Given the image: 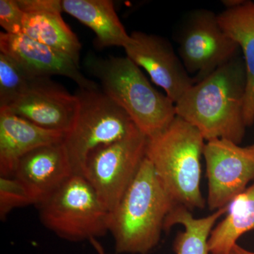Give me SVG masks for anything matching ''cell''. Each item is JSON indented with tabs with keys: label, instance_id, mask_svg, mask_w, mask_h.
I'll use <instances>...</instances> for the list:
<instances>
[{
	"label": "cell",
	"instance_id": "1",
	"mask_svg": "<svg viewBox=\"0 0 254 254\" xmlns=\"http://www.w3.org/2000/svg\"><path fill=\"white\" fill-rule=\"evenodd\" d=\"M246 88L245 61L239 55L185 92L175 103L177 116L195 127L205 141L240 145L247 127Z\"/></svg>",
	"mask_w": 254,
	"mask_h": 254
},
{
	"label": "cell",
	"instance_id": "2",
	"mask_svg": "<svg viewBox=\"0 0 254 254\" xmlns=\"http://www.w3.org/2000/svg\"><path fill=\"white\" fill-rule=\"evenodd\" d=\"M176 203L145 157L117 208L109 232L118 254H147L158 245L165 220Z\"/></svg>",
	"mask_w": 254,
	"mask_h": 254
},
{
	"label": "cell",
	"instance_id": "3",
	"mask_svg": "<svg viewBox=\"0 0 254 254\" xmlns=\"http://www.w3.org/2000/svg\"><path fill=\"white\" fill-rule=\"evenodd\" d=\"M204 141L195 127L178 116L147 141L145 157L162 186L176 204L190 210L205 205L200 187Z\"/></svg>",
	"mask_w": 254,
	"mask_h": 254
},
{
	"label": "cell",
	"instance_id": "4",
	"mask_svg": "<svg viewBox=\"0 0 254 254\" xmlns=\"http://www.w3.org/2000/svg\"><path fill=\"white\" fill-rule=\"evenodd\" d=\"M85 66L99 80L103 93L128 114L148 138L165 129L177 116L175 103L157 91L127 57L103 58L88 54Z\"/></svg>",
	"mask_w": 254,
	"mask_h": 254
},
{
	"label": "cell",
	"instance_id": "5",
	"mask_svg": "<svg viewBox=\"0 0 254 254\" xmlns=\"http://www.w3.org/2000/svg\"><path fill=\"white\" fill-rule=\"evenodd\" d=\"M77 115L64 134L73 175L83 176L87 159L97 148L120 141L138 131L131 118L102 90L78 88Z\"/></svg>",
	"mask_w": 254,
	"mask_h": 254
},
{
	"label": "cell",
	"instance_id": "6",
	"mask_svg": "<svg viewBox=\"0 0 254 254\" xmlns=\"http://www.w3.org/2000/svg\"><path fill=\"white\" fill-rule=\"evenodd\" d=\"M38 207L43 225L64 240H90L109 232L110 213L82 175L70 177Z\"/></svg>",
	"mask_w": 254,
	"mask_h": 254
},
{
	"label": "cell",
	"instance_id": "7",
	"mask_svg": "<svg viewBox=\"0 0 254 254\" xmlns=\"http://www.w3.org/2000/svg\"><path fill=\"white\" fill-rule=\"evenodd\" d=\"M178 55L194 83L208 77L239 56L240 47L222 29L218 14L210 10H192L177 31Z\"/></svg>",
	"mask_w": 254,
	"mask_h": 254
},
{
	"label": "cell",
	"instance_id": "8",
	"mask_svg": "<svg viewBox=\"0 0 254 254\" xmlns=\"http://www.w3.org/2000/svg\"><path fill=\"white\" fill-rule=\"evenodd\" d=\"M148 137L139 130L97 148L87 159L83 176L110 213L136 177L146 153Z\"/></svg>",
	"mask_w": 254,
	"mask_h": 254
},
{
	"label": "cell",
	"instance_id": "9",
	"mask_svg": "<svg viewBox=\"0 0 254 254\" xmlns=\"http://www.w3.org/2000/svg\"><path fill=\"white\" fill-rule=\"evenodd\" d=\"M208 181L207 203L217 210L230 204L254 180V152L226 139L207 141L203 149Z\"/></svg>",
	"mask_w": 254,
	"mask_h": 254
},
{
	"label": "cell",
	"instance_id": "10",
	"mask_svg": "<svg viewBox=\"0 0 254 254\" xmlns=\"http://www.w3.org/2000/svg\"><path fill=\"white\" fill-rule=\"evenodd\" d=\"M130 37L129 43L125 47L127 58L144 68L152 81L176 103L195 83L170 42L141 31L132 32Z\"/></svg>",
	"mask_w": 254,
	"mask_h": 254
},
{
	"label": "cell",
	"instance_id": "11",
	"mask_svg": "<svg viewBox=\"0 0 254 254\" xmlns=\"http://www.w3.org/2000/svg\"><path fill=\"white\" fill-rule=\"evenodd\" d=\"M79 101L50 77L33 78L27 91L0 111L12 114L37 126L66 133L77 115Z\"/></svg>",
	"mask_w": 254,
	"mask_h": 254
},
{
	"label": "cell",
	"instance_id": "12",
	"mask_svg": "<svg viewBox=\"0 0 254 254\" xmlns=\"http://www.w3.org/2000/svg\"><path fill=\"white\" fill-rule=\"evenodd\" d=\"M0 51L9 55L33 78L50 77L53 75L67 77L78 88L98 89L96 83L86 77L79 65L67 56L26 35L0 33Z\"/></svg>",
	"mask_w": 254,
	"mask_h": 254
},
{
	"label": "cell",
	"instance_id": "13",
	"mask_svg": "<svg viewBox=\"0 0 254 254\" xmlns=\"http://www.w3.org/2000/svg\"><path fill=\"white\" fill-rule=\"evenodd\" d=\"M73 175L63 141L32 150L18 161L14 175L39 205Z\"/></svg>",
	"mask_w": 254,
	"mask_h": 254
},
{
	"label": "cell",
	"instance_id": "14",
	"mask_svg": "<svg viewBox=\"0 0 254 254\" xmlns=\"http://www.w3.org/2000/svg\"><path fill=\"white\" fill-rule=\"evenodd\" d=\"M64 134L0 111V175L12 177L18 161L25 155L40 147L63 141Z\"/></svg>",
	"mask_w": 254,
	"mask_h": 254
},
{
	"label": "cell",
	"instance_id": "15",
	"mask_svg": "<svg viewBox=\"0 0 254 254\" xmlns=\"http://www.w3.org/2000/svg\"><path fill=\"white\" fill-rule=\"evenodd\" d=\"M224 11L218 14L222 29L236 42L244 55L247 88L245 107L247 127L254 123V2L251 1H225Z\"/></svg>",
	"mask_w": 254,
	"mask_h": 254
},
{
	"label": "cell",
	"instance_id": "16",
	"mask_svg": "<svg viewBox=\"0 0 254 254\" xmlns=\"http://www.w3.org/2000/svg\"><path fill=\"white\" fill-rule=\"evenodd\" d=\"M63 11L76 18L96 35L98 48L125 47L131 37L127 33L110 0H63Z\"/></svg>",
	"mask_w": 254,
	"mask_h": 254
},
{
	"label": "cell",
	"instance_id": "17",
	"mask_svg": "<svg viewBox=\"0 0 254 254\" xmlns=\"http://www.w3.org/2000/svg\"><path fill=\"white\" fill-rule=\"evenodd\" d=\"M208 240L210 254H230L240 237L254 230V183L230 202Z\"/></svg>",
	"mask_w": 254,
	"mask_h": 254
},
{
	"label": "cell",
	"instance_id": "18",
	"mask_svg": "<svg viewBox=\"0 0 254 254\" xmlns=\"http://www.w3.org/2000/svg\"><path fill=\"white\" fill-rule=\"evenodd\" d=\"M23 26V34L58 50L79 65L81 44L61 13H25Z\"/></svg>",
	"mask_w": 254,
	"mask_h": 254
},
{
	"label": "cell",
	"instance_id": "19",
	"mask_svg": "<svg viewBox=\"0 0 254 254\" xmlns=\"http://www.w3.org/2000/svg\"><path fill=\"white\" fill-rule=\"evenodd\" d=\"M228 206V205H227ZM217 210L204 218H195L186 207L176 205L171 210L164 225L168 231L175 225H182L185 231L177 234L173 250L176 254H210L208 240L218 219L226 214L227 208Z\"/></svg>",
	"mask_w": 254,
	"mask_h": 254
},
{
	"label": "cell",
	"instance_id": "20",
	"mask_svg": "<svg viewBox=\"0 0 254 254\" xmlns=\"http://www.w3.org/2000/svg\"><path fill=\"white\" fill-rule=\"evenodd\" d=\"M32 79L17 62L0 53V110L17 101L27 91Z\"/></svg>",
	"mask_w": 254,
	"mask_h": 254
},
{
	"label": "cell",
	"instance_id": "21",
	"mask_svg": "<svg viewBox=\"0 0 254 254\" xmlns=\"http://www.w3.org/2000/svg\"><path fill=\"white\" fill-rule=\"evenodd\" d=\"M34 204L24 185L14 177H0V218L6 219L15 208Z\"/></svg>",
	"mask_w": 254,
	"mask_h": 254
},
{
	"label": "cell",
	"instance_id": "22",
	"mask_svg": "<svg viewBox=\"0 0 254 254\" xmlns=\"http://www.w3.org/2000/svg\"><path fill=\"white\" fill-rule=\"evenodd\" d=\"M24 14L16 0L0 1V26L4 30V33L22 34Z\"/></svg>",
	"mask_w": 254,
	"mask_h": 254
},
{
	"label": "cell",
	"instance_id": "23",
	"mask_svg": "<svg viewBox=\"0 0 254 254\" xmlns=\"http://www.w3.org/2000/svg\"><path fill=\"white\" fill-rule=\"evenodd\" d=\"M19 7L24 13H62L63 6L60 0H16Z\"/></svg>",
	"mask_w": 254,
	"mask_h": 254
},
{
	"label": "cell",
	"instance_id": "24",
	"mask_svg": "<svg viewBox=\"0 0 254 254\" xmlns=\"http://www.w3.org/2000/svg\"><path fill=\"white\" fill-rule=\"evenodd\" d=\"M230 254H254V252L245 250V249L242 248V247L236 244L232 249Z\"/></svg>",
	"mask_w": 254,
	"mask_h": 254
},
{
	"label": "cell",
	"instance_id": "25",
	"mask_svg": "<svg viewBox=\"0 0 254 254\" xmlns=\"http://www.w3.org/2000/svg\"><path fill=\"white\" fill-rule=\"evenodd\" d=\"M89 241L92 246L94 247L95 250H96L98 254H105L104 249H103V247H102V245H100L99 242H98L97 239L92 238Z\"/></svg>",
	"mask_w": 254,
	"mask_h": 254
},
{
	"label": "cell",
	"instance_id": "26",
	"mask_svg": "<svg viewBox=\"0 0 254 254\" xmlns=\"http://www.w3.org/2000/svg\"><path fill=\"white\" fill-rule=\"evenodd\" d=\"M249 147H250L251 150H253V151L254 152V144L250 145V146Z\"/></svg>",
	"mask_w": 254,
	"mask_h": 254
}]
</instances>
